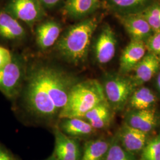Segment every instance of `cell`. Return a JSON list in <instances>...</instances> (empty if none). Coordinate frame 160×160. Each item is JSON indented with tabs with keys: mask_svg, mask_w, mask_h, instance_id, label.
<instances>
[{
	"mask_svg": "<svg viewBox=\"0 0 160 160\" xmlns=\"http://www.w3.org/2000/svg\"><path fill=\"white\" fill-rule=\"evenodd\" d=\"M25 32L14 17L5 12H0V35L8 39L22 38Z\"/></svg>",
	"mask_w": 160,
	"mask_h": 160,
	"instance_id": "obj_19",
	"label": "cell"
},
{
	"mask_svg": "<svg viewBox=\"0 0 160 160\" xmlns=\"http://www.w3.org/2000/svg\"><path fill=\"white\" fill-rule=\"evenodd\" d=\"M59 129L68 136L73 138L87 137L93 133L95 129L86 120L81 118L61 119Z\"/></svg>",
	"mask_w": 160,
	"mask_h": 160,
	"instance_id": "obj_16",
	"label": "cell"
},
{
	"mask_svg": "<svg viewBox=\"0 0 160 160\" xmlns=\"http://www.w3.org/2000/svg\"><path fill=\"white\" fill-rule=\"evenodd\" d=\"M25 99L29 110L40 118L51 119L59 114L46 90L38 68L29 76Z\"/></svg>",
	"mask_w": 160,
	"mask_h": 160,
	"instance_id": "obj_3",
	"label": "cell"
},
{
	"mask_svg": "<svg viewBox=\"0 0 160 160\" xmlns=\"http://www.w3.org/2000/svg\"><path fill=\"white\" fill-rule=\"evenodd\" d=\"M141 160H160V133L146 143Z\"/></svg>",
	"mask_w": 160,
	"mask_h": 160,
	"instance_id": "obj_23",
	"label": "cell"
},
{
	"mask_svg": "<svg viewBox=\"0 0 160 160\" xmlns=\"http://www.w3.org/2000/svg\"><path fill=\"white\" fill-rule=\"evenodd\" d=\"M104 160H135L133 154L123 148L118 140L114 139L110 142Z\"/></svg>",
	"mask_w": 160,
	"mask_h": 160,
	"instance_id": "obj_22",
	"label": "cell"
},
{
	"mask_svg": "<svg viewBox=\"0 0 160 160\" xmlns=\"http://www.w3.org/2000/svg\"><path fill=\"white\" fill-rule=\"evenodd\" d=\"M113 111L106 100L88 111L83 119L88 122L95 130L102 129L110 125L113 117Z\"/></svg>",
	"mask_w": 160,
	"mask_h": 160,
	"instance_id": "obj_15",
	"label": "cell"
},
{
	"mask_svg": "<svg viewBox=\"0 0 160 160\" xmlns=\"http://www.w3.org/2000/svg\"><path fill=\"white\" fill-rule=\"evenodd\" d=\"M104 139L91 140L86 142L80 160H104L110 145Z\"/></svg>",
	"mask_w": 160,
	"mask_h": 160,
	"instance_id": "obj_18",
	"label": "cell"
},
{
	"mask_svg": "<svg viewBox=\"0 0 160 160\" xmlns=\"http://www.w3.org/2000/svg\"><path fill=\"white\" fill-rule=\"evenodd\" d=\"M98 3L99 0H67L64 8L70 17L81 18L94 12Z\"/></svg>",
	"mask_w": 160,
	"mask_h": 160,
	"instance_id": "obj_20",
	"label": "cell"
},
{
	"mask_svg": "<svg viewBox=\"0 0 160 160\" xmlns=\"http://www.w3.org/2000/svg\"><path fill=\"white\" fill-rule=\"evenodd\" d=\"M12 57L10 51L4 47L0 46V68L4 67L12 61Z\"/></svg>",
	"mask_w": 160,
	"mask_h": 160,
	"instance_id": "obj_27",
	"label": "cell"
},
{
	"mask_svg": "<svg viewBox=\"0 0 160 160\" xmlns=\"http://www.w3.org/2000/svg\"><path fill=\"white\" fill-rule=\"evenodd\" d=\"M55 160H80L81 151L78 141L63 133L59 128L54 129Z\"/></svg>",
	"mask_w": 160,
	"mask_h": 160,
	"instance_id": "obj_7",
	"label": "cell"
},
{
	"mask_svg": "<svg viewBox=\"0 0 160 160\" xmlns=\"http://www.w3.org/2000/svg\"><path fill=\"white\" fill-rule=\"evenodd\" d=\"M61 32L59 24L48 22L39 26L37 29V42L42 49H46L54 45Z\"/></svg>",
	"mask_w": 160,
	"mask_h": 160,
	"instance_id": "obj_17",
	"label": "cell"
},
{
	"mask_svg": "<svg viewBox=\"0 0 160 160\" xmlns=\"http://www.w3.org/2000/svg\"><path fill=\"white\" fill-rule=\"evenodd\" d=\"M160 68V57L154 53L146 54L133 68L132 80L136 86L142 85L151 80Z\"/></svg>",
	"mask_w": 160,
	"mask_h": 160,
	"instance_id": "obj_12",
	"label": "cell"
},
{
	"mask_svg": "<svg viewBox=\"0 0 160 160\" xmlns=\"http://www.w3.org/2000/svg\"><path fill=\"white\" fill-rule=\"evenodd\" d=\"M97 26L96 19H87L71 27L58 42L57 50L70 63H82L87 56L92 35Z\"/></svg>",
	"mask_w": 160,
	"mask_h": 160,
	"instance_id": "obj_2",
	"label": "cell"
},
{
	"mask_svg": "<svg viewBox=\"0 0 160 160\" xmlns=\"http://www.w3.org/2000/svg\"><path fill=\"white\" fill-rule=\"evenodd\" d=\"M0 160H16L6 149L0 146Z\"/></svg>",
	"mask_w": 160,
	"mask_h": 160,
	"instance_id": "obj_28",
	"label": "cell"
},
{
	"mask_svg": "<svg viewBox=\"0 0 160 160\" xmlns=\"http://www.w3.org/2000/svg\"><path fill=\"white\" fill-rule=\"evenodd\" d=\"M9 9L14 17L26 23H33L42 14L36 0H12Z\"/></svg>",
	"mask_w": 160,
	"mask_h": 160,
	"instance_id": "obj_13",
	"label": "cell"
},
{
	"mask_svg": "<svg viewBox=\"0 0 160 160\" xmlns=\"http://www.w3.org/2000/svg\"><path fill=\"white\" fill-rule=\"evenodd\" d=\"M116 40L114 32L109 26L104 28L95 45V55L101 64L109 62L114 57Z\"/></svg>",
	"mask_w": 160,
	"mask_h": 160,
	"instance_id": "obj_11",
	"label": "cell"
},
{
	"mask_svg": "<svg viewBox=\"0 0 160 160\" xmlns=\"http://www.w3.org/2000/svg\"><path fill=\"white\" fill-rule=\"evenodd\" d=\"M129 102L136 110H145L152 108L157 102V97L151 89L142 87L133 91Z\"/></svg>",
	"mask_w": 160,
	"mask_h": 160,
	"instance_id": "obj_21",
	"label": "cell"
},
{
	"mask_svg": "<svg viewBox=\"0 0 160 160\" xmlns=\"http://www.w3.org/2000/svg\"><path fill=\"white\" fill-rule=\"evenodd\" d=\"M55 160V158H53V156H52L51 157V158H48V160Z\"/></svg>",
	"mask_w": 160,
	"mask_h": 160,
	"instance_id": "obj_31",
	"label": "cell"
},
{
	"mask_svg": "<svg viewBox=\"0 0 160 160\" xmlns=\"http://www.w3.org/2000/svg\"><path fill=\"white\" fill-rule=\"evenodd\" d=\"M120 19L132 40L145 42L152 34V29L141 13L128 14Z\"/></svg>",
	"mask_w": 160,
	"mask_h": 160,
	"instance_id": "obj_9",
	"label": "cell"
},
{
	"mask_svg": "<svg viewBox=\"0 0 160 160\" xmlns=\"http://www.w3.org/2000/svg\"><path fill=\"white\" fill-rule=\"evenodd\" d=\"M141 14L148 23L153 33L160 31V2L149 6Z\"/></svg>",
	"mask_w": 160,
	"mask_h": 160,
	"instance_id": "obj_24",
	"label": "cell"
},
{
	"mask_svg": "<svg viewBox=\"0 0 160 160\" xmlns=\"http://www.w3.org/2000/svg\"><path fill=\"white\" fill-rule=\"evenodd\" d=\"M145 45L149 53L160 57V31L151 34L146 40Z\"/></svg>",
	"mask_w": 160,
	"mask_h": 160,
	"instance_id": "obj_26",
	"label": "cell"
},
{
	"mask_svg": "<svg viewBox=\"0 0 160 160\" xmlns=\"http://www.w3.org/2000/svg\"><path fill=\"white\" fill-rule=\"evenodd\" d=\"M157 87H158V90L160 92V72H159V74H158V76H157Z\"/></svg>",
	"mask_w": 160,
	"mask_h": 160,
	"instance_id": "obj_30",
	"label": "cell"
},
{
	"mask_svg": "<svg viewBox=\"0 0 160 160\" xmlns=\"http://www.w3.org/2000/svg\"><path fill=\"white\" fill-rule=\"evenodd\" d=\"M126 124L139 131L149 133L157 125V117L154 109L138 110L128 114Z\"/></svg>",
	"mask_w": 160,
	"mask_h": 160,
	"instance_id": "obj_14",
	"label": "cell"
},
{
	"mask_svg": "<svg viewBox=\"0 0 160 160\" xmlns=\"http://www.w3.org/2000/svg\"><path fill=\"white\" fill-rule=\"evenodd\" d=\"M23 69L16 61L0 68V91L6 97L12 98L17 96L22 88Z\"/></svg>",
	"mask_w": 160,
	"mask_h": 160,
	"instance_id": "obj_6",
	"label": "cell"
},
{
	"mask_svg": "<svg viewBox=\"0 0 160 160\" xmlns=\"http://www.w3.org/2000/svg\"><path fill=\"white\" fill-rule=\"evenodd\" d=\"M146 51L145 42L131 40L123 49L120 56V73L125 74L133 71L146 55Z\"/></svg>",
	"mask_w": 160,
	"mask_h": 160,
	"instance_id": "obj_10",
	"label": "cell"
},
{
	"mask_svg": "<svg viewBox=\"0 0 160 160\" xmlns=\"http://www.w3.org/2000/svg\"><path fill=\"white\" fill-rule=\"evenodd\" d=\"M40 2L46 7H51L55 6L57 3L59 2L60 0H39Z\"/></svg>",
	"mask_w": 160,
	"mask_h": 160,
	"instance_id": "obj_29",
	"label": "cell"
},
{
	"mask_svg": "<svg viewBox=\"0 0 160 160\" xmlns=\"http://www.w3.org/2000/svg\"><path fill=\"white\" fill-rule=\"evenodd\" d=\"M118 139L123 148L133 154L143 149L148 140V133L125 124L121 128Z\"/></svg>",
	"mask_w": 160,
	"mask_h": 160,
	"instance_id": "obj_8",
	"label": "cell"
},
{
	"mask_svg": "<svg viewBox=\"0 0 160 160\" xmlns=\"http://www.w3.org/2000/svg\"><path fill=\"white\" fill-rule=\"evenodd\" d=\"M148 0H109L111 6L117 9L128 10L142 6Z\"/></svg>",
	"mask_w": 160,
	"mask_h": 160,
	"instance_id": "obj_25",
	"label": "cell"
},
{
	"mask_svg": "<svg viewBox=\"0 0 160 160\" xmlns=\"http://www.w3.org/2000/svg\"><path fill=\"white\" fill-rule=\"evenodd\" d=\"M103 86L97 80L77 82L72 88L66 106L58 114L59 119L81 118L100 103L106 101Z\"/></svg>",
	"mask_w": 160,
	"mask_h": 160,
	"instance_id": "obj_1",
	"label": "cell"
},
{
	"mask_svg": "<svg viewBox=\"0 0 160 160\" xmlns=\"http://www.w3.org/2000/svg\"><path fill=\"white\" fill-rule=\"evenodd\" d=\"M39 69L43 83L59 113L66 106L69 94L78 82L74 77L51 67Z\"/></svg>",
	"mask_w": 160,
	"mask_h": 160,
	"instance_id": "obj_4",
	"label": "cell"
},
{
	"mask_svg": "<svg viewBox=\"0 0 160 160\" xmlns=\"http://www.w3.org/2000/svg\"><path fill=\"white\" fill-rule=\"evenodd\" d=\"M103 88L106 99L113 111L124 108L135 90V84L132 79L120 75H110L106 78Z\"/></svg>",
	"mask_w": 160,
	"mask_h": 160,
	"instance_id": "obj_5",
	"label": "cell"
}]
</instances>
